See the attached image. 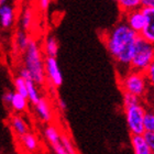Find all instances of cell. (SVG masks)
<instances>
[{
    "instance_id": "6",
    "label": "cell",
    "mask_w": 154,
    "mask_h": 154,
    "mask_svg": "<svg viewBox=\"0 0 154 154\" xmlns=\"http://www.w3.org/2000/svg\"><path fill=\"white\" fill-rule=\"evenodd\" d=\"M44 71L45 76L48 78L50 85L57 88L61 87L63 84V74L60 66H58L56 57H51V56H45L44 58Z\"/></svg>"
},
{
    "instance_id": "17",
    "label": "cell",
    "mask_w": 154,
    "mask_h": 154,
    "mask_svg": "<svg viewBox=\"0 0 154 154\" xmlns=\"http://www.w3.org/2000/svg\"><path fill=\"white\" fill-rule=\"evenodd\" d=\"M43 48H44L45 56L56 57V56H57V54H58V48H60L57 38H55V36H53V35H48V38H45Z\"/></svg>"
},
{
    "instance_id": "24",
    "label": "cell",
    "mask_w": 154,
    "mask_h": 154,
    "mask_svg": "<svg viewBox=\"0 0 154 154\" xmlns=\"http://www.w3.org/2000/svg\"><path fill=\"white\" fill-rule=\"evenodd\" d=\"M137 103H140V98L134 95H132V94H129V93H125L123 91V108L125 107H129V106H132V105H134Z\"/></svg>"
},
{
    "instance_id": "26",
    "label": "cell",
    "mask_w": 154,
    "mask_h": 154,
    "mask_svg": "<svg viewBox=\"0 0 154 154\" xmlns=\"http://www.w3.org/2000/svg\"><path fill=\"white\" fill-rule=\"evenodd\" d=\"M143 135H144V139L146 143H148L149 148L151 150L152 153H154V132L150 131H144L143 132Z\"/></svg>"
},
{
    "instance_id": "13",
    "label": "cell",
    "mask_w": 154,
    "mask_h": 154,
    "mask_svg": "<svg viewBox=\"0 0 154 154\" xmlns=\"http://www.w3.org/2000/svg\"><path fill=\"white\" fill-rule=\"evenodd\" d=\"M19 141L21 146L26 152H30V153L38 151V149H40V141H38V139L30 131L24 133L21 137H19Z\"/></svg>"
},
{
    "instance_id": "5",
    "label": "cell",
    "mask_w": 154,
    "mask_h": 154,
    "mask_svg": "<svg viewBox=\"0 0 154 154\" xmlns=\"http://www.w3.org/2000/svg\"><path fill=\"white\" fill-rule=\"evenodd\" d=\"M145 108L141 103H137L132 106L125 107V115L127 125L131 134H142L144 132L143 119H144Z\"/></svg>"
},
{
    "instance_id": "16",
    "label": "cell",
    "mask_w": 154,
    "mask_h": 154,
    "mask_svg": "<svg viewBox=\"0 0 154 154\" xmlns=\"http://www.w3.org/2000/svg\"><path fill=\"white\" fill-rule=\"evenodd\" d=\"M33 22H34V11L32 8L26 7L20 18V29L28 32L32 28Z\"/></svg>"
},
{
    "instance_id": "20",
    "label": "cell",
    "mask_w": 154,
    "mask_h": 154,
    "mask_svg": "<svg viewBox=\"0 0 154 154\" xmlns=\"http://www.w3.org/2000/svg\"><path fill=\"white\" fill-rule=\"evenodd\" d=\"M26 90H28V100L31 103H35L41 98L38 85L34 83L33 79H26Z\"/></svg>"
},
{
    "instance_id": "9",
    "label": "cell",
    "mask_w": 154,
    "mask_h": 154,
    "mask_svg": "<svg viewBox=\"0 0 154 154\" xmlns=\"http://www.w3.org/2000/svg\"><path fill=\"white\" fill-rule=\"evenodd\" d=\"M34 105L36 117L44 123H51L53 120V108L48 98L41 97Z\"/></svg>"
},
{
    "instance_id": "31",
    "label": "cell",
    "mask_w": 154,
    "mask_h": 154,
    "mask_svg": "<svg viewBox=\"0 0 154 154\" xmlns=\"http://www.w3.org/2000/svg\"><path fill=\"white\" fill-rule=\"evenodd\" d=\"M8 1H9V0H0V6H2L5 3H8Z\"/></svg>"
},
{
    "instance_id": "15",
    "label": "cell",
    "mask_w": 154,
    "mask_h": 154,
    "mask_svg": "<svg viewBox=\"0 0 154 154\" xmlns=\"http://www.w3.org/2000/svg\"><path fill=\"white\" fill-rule=\"evenodd\" d=\"M29 106V100L28 98L18 93H13L12 100L10 103V108L17 113H22L28 109Z\"/></svg>"
},
{
    "instance_id": "4",
    "label": "cell",
    "mask_w": 154,
    "mask_h": 154,
    "mask_svg": "<svg viewBox=\"0 0 154 154\" xmlns=\"http://www.w3.org/2000/svg\"><path fill=\"white\" fill-rule=\"evenodd\" d=\"M120 87L122 91L132 94L141 98L145 95L148 90V80L143 72L129 69L120 78Z\"/></svg>"
},
{
    "instance_id": "23",
    "label": "cell",
    "mask_w": 154,
    "mask_h": 154,
    "mask_svg": "<svg viewBox=\"0 0 154 154\" xmlns=\"http://www.w3.org/2000/svg\"><path fill=\"white\" fill-rule=\"evenodd\" d=\"M14 89H16V93L20 94V95H22V96L26 97L28 98V90H26V80L23 79L21 76H18L14 78Z\"/></svg>"
},
{
    "instance_id": "14",
    "label": "cell",
    "mask_w": 154,
    "mask_h": 154,
    "mask_svg": "<svg viewBox=\"0 0 154 154\" xmlns=\"http://www.w3.org/2000/svg\"><path fill=\"white\" fill-rule=\"evenodd\" d=\"M131 145L135 154H152L148 143L145 141L143 133L142 134H131Z\"/></svg>"
},
{
    "instance_id": "3",
    "label": "cell",
    "mask_w": 154,
    "mask_h": 154,
    "mask_svg": "<svg viewBox=\"0 0 154 154\" xmlns=\"http://www.w3.org/2000/svg\"><path fill=\"white\" fill-rule=\"evenodd\" d=\"M153 61L154 44L139 35V38L135 41L133 53H132L130 68L144 73Z\"/></svg>"
},
{
    "instance_id": "7",
    "label": "cell",
    "mask_w": 154,
    "mask_h": 154,
    "mask_svg": "<svg viewBox=\"0 0 154 154\" xmlns=\"http://www.w3.org/2000/svg\"><path fill=\"white\" fill-rule=\"evenodd\" d=\"M61 130L54 125L48 123L46 128L44 129V137L48 141V146L55 154H66L64 148L61 143Z\"/></svg>"
},
{
    "instance_id": "12",
    "label": "cell",
    "mask_w": 154,
    "mask_h": 154,
    "mask_svg": "<svg viewBox=\"0 0 154 154\" xmlns=\"http://www.w3.org/2000/svg\"><path fill=\"white\" fill-rule=\"evenodd\" d=\"M9 125L10 128L12 129L13 133L19 138L21 135H23L24 133L29 132V125L28 122L24 120V118H22L21 116L18 115H12L9 119Z\"/></svg>"
},
{
    "instance_id": "25",
    "label": "cell",
    "mask_w": 154,
    "mask_h": 154,
    "mask_svg": "<svg viewBox=\"0 0 154 154\" xmlns=\"http://www.w3.org/2000/svg\"><path fill=\"white\" fill-rule=\"evenodd\" d=\"M145 76H146V80L148 84H150L152 87L154 88V61L152 62L150 66L146 68V71L144 72Z\"/></svg>"
},
{
    "instance_id": "2",
    "label": "cell",
    "mask_w": 154,
    "mask_h": 154,
    "mask_svg": "<svg viewBox=\"0 0 154 154\" xmlns=\"http://www.w3.org/2000/svg\"><path fill=\"white\" fill-rule=\"evenodd\" d=\"M23 62L24 67L30 72L34 83L38 86H42L45 84L46 76L44 71V58L42 54L40 44L35 40L31 38L29 42L28 48L23 52Z\"/></svg>"
},
{
    "instance_id": "32",
    "label": "cell",
    "mask_w": 154,
    "mask_h": 154,
    "mask_svg": "<svg viewBox=\"0 0 154 154\" xmlns=\"http://www.w3.org/2000/svg\"><path fill=\"white\" fill-rule=\"evenodd\" d=\"M16 2H20V1H22V0H14Z\"/></svg>"
},
{
    "instance_id": "30",
    "label": "cell",
    "mask_w": 154,
    "mask_h": 154,
    "mask_svg": "<svg viewBox=\"0 0 154 154\" xmlns=\"http://www.w3.org/2000/svg\"><path fill=\"white\" fill-rule=\"evenodd\" d=\"M56 105H57L58 109L62 110V111H65V110L67 109V103H66V101L64 99H62V98H57Z\"/></svg>"
},
{
    "instance_id": "1",
    "label": "cell",
    "mask_w": 154,
    "mask_h": 154,
    "mask_svg": "<svg viewBox=\"0 0 154 154\" xmlns=\"http://www.w3.org/2000/svg\"><path fill=\"white\" fill-rule=\"evenodd\" d=\"M139 35L125 21H120L105 35L106 48L117 64L130 69L132 53Z\"/></svg>"
},
{
    "instance_id": "33",
    "label": "cell",
    "mask_w": 154,
    "mask_h": 154,
    "mask_svg": "<svg viewBox=\"0 0 154 154\" xmlns=\"http://www.w3.org/2000/svg\"><path fill=\"white\" fill-rule=\"evenodd\" d=\"M112 1H116V0H112Z\"/></svg>"
},
{
    "instance_id": "28",
    "label": "cell",
    "mask_w": 154,
    "mask_h": 154,
    "mask_svg": "<svg viewBox=\"0 0 154 154\" xmlns=\"http://www.w3.org/2000/svg\"><path fill=\"white\" fill-rule=\"evenodd\" d=\"M19 76H21L24 80L26 79H33L32 76H31V74H30V72L26 69V67H22L21 69L19 71Z\"/></svg>"
},
{
    "instance_id": "21",
    "label": "cell",
    "mask_w": 154,
    "mask_h": 154,
    "mask_svg": "<svg viewBox=\"0 0 154 154\" xmlns=\"http://www.w3.org/2000/svg\"><path fill=\"white\" fill-rule=\"evenodd\" d=\"M61 143L64 148L66 154H75L76 153V148L74 145V142L71 139V137L66 134L65 132H62L61 134Z\"/></svg>"
},
{
    "instance_id": "34",
    "label": "cell",
    "mask_w": 154,
    "mask_h": 154,
    "mask_svg": "<svg viewBox=\"0 0 154 154\" xmlns=\"http://www.w3.org/2000/svg\"><path fill=\"white\" fill-rule=\"evenodd\" d=\"M0 28H1V26H0Z\"/></svg>"
},
{
    "instance_id": "22",
    "label": "cell",
    "mask_w": 154,
    "mask_h": 154,
    "mask_svg": "<svg viewBox=\"0 0 154 154\" xmlns=\"http://www.w3.org/2000/svg\"><path fill=\"white\" fill-rule=\"evenodd\" d=\"M144 131L154 132V110H145L144 119H143Z\"/></svg>"
},
{
    "instance_id": "29",
    "label": "cell",
    "mask_w": 154,
    "mask_h": 154,
    "mask_svg": "<svg viewBox=\"0 0 154 154\" xmlns=\"http://www.w3.org/2000/svg\"><path fill=\"white\" fill-rule=\"evenodd\" d=\"M50 3H51V0H38V7L41 11H46L50 7Z\"/></svg>"
},
{
    "instance_id": "27",
    "label": "cell",
    "mask_w": 154,
    "mask_h": 154,
    "mask_svg": "<svg viewBox=\"0 0 154 154\" xmlns=\"http://www.w3.org/2000/svg\"><path fill=\"white\" fill-rule=\"evenodd\" d=\"M12 96H13V91H6V93L2 95V101L6 103L7 106H10V103H11V100H12Z\"/></svg>"
},
{
    "instance_id": "18",
    "label": "cell",
    "mask_w": 154,
    "mask_h": 154,
    "mask_svg": "<svg viewBox=\"0 0 154 154\" xmlns=\"http://www.w3.org/2000/svg\"><path fill=\"white\" fill-rule=\"evenodd\" d=\"M31 40L28 33L26 31L20 29L18 32L16 33V38H14V48H16L18 52H24L26 48H28L29 45V42Z\"/></svg>"
},
{
    "instance_id": "19",
    "label": "cell",
    "mask_w": 154,
    "mask_h": 154,
    "mask_svg": "<svg viewBox=\"0 0 154 154\" xmlns=\"http://www.w3.org/2000/svg\"><path fill=\"white\" fill-rule=\"evenodd\" d=\"M118 7L122 13H127L131 10L142 8L141 0H116Z\"/></svg>"
},
{
    "instance_id": "8",
    "label": "cell",
    "mask_w": 154,
    "mask_h": 154,
    "mask_svg": "<svg viewBox=\"0 0 154 154\" xmlns=\"http://www.w3.org/2000/svg\"><path fill=\"white\" fill-rule=\"evenodd\" d=\"M123 21L129 26V28L134 32L140 34L145 24V16L142 8L131 10L127 13H123Z\"/></svg>"
},
{
    "instance_id": "11",
    "label": "cell",
    "mask_w": 154,
    "mask_h": 154,
    "mask_svg": "<svg viewBox=\"0 0 154 154\" xmlns=\"http://www.w3.org/2000/svg\"><path fill=\"white\" fill-rule=\"evenodd\" d=\"M16 21V10L14 7L5 3L0 6V26L3 29H9Z\"/></svg>"
},
{
    "instance_id": "10",
    "label": "cell",
    "mask_w": 154,
    "mask_h": 154,
    "mask_svg": "<svg viewBox=\"0 0 154 154\" xmlns=\"http://www.w3.org/2000/svg\"><path fill=\"white\" fill-rule=\"evenodd\" d=\"M142 9L145 16V24L140 32V36L154 44V7L152 8L142 7Z\"/></svg>"
}]
</instances>
